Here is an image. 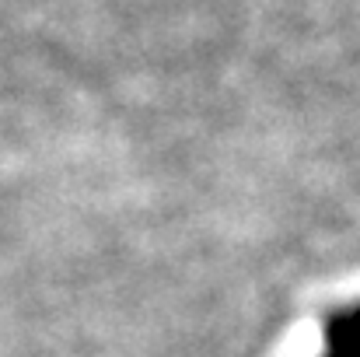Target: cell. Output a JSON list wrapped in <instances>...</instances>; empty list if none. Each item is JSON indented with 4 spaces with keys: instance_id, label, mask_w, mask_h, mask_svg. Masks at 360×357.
I'll return each mask as SVG.
<instances>
[{
    "instance_id": "obj_1",
    "label": "cell",
    "mask_w": 360,
    "mask_h": 357,
    "mask_svg": "<svg viewBox=\"0 0 360 357\" xmlns=\"http://www.w3.org/2000/svg\"><path fill=\"white\" fill-rule=\"evenodd\" d=\"M326 347H329V357H360V308L343 312L329 322Z\"/></svg>"
}]
</instances>
